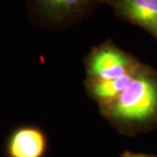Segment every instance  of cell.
<instances>
[{
  "label": "cell",
  "mask_w": 157,
  "mask_h": 157,
  "mask_svg": "<svg viewBox=\"0 0 157 157\" xmlns=\"http://www.w3.org/2000/svg\"><path fill=\"white\" fill-rule=\"evenodd\" d=\"M121 157H155V155H150L147 154H140V153H133V152L127 151L124 153Z\"/></svg>",
  "instance_id": "cell-7"
},
{
  "label": "cell",
  "mask_w": 157,
  "mask_h": 157,
  "mask_svg": "<svg viewBox=\"0 0 157 157\" xmlns=\"http://www.w3.org/2000/svg\"><path fill=\"white\" fill-rule=\"evenodd\" d=\"M101 1L104 0H33L41 15L53 24L74 20Z\"/></svg>",
  "instance_id": "cell-4"
},
{
  "label": "cell",
  "mask_w": 157,
  "mask_h": 157,
  "mask_svg": "<svg viewBox=\"0 0 157 157\" xmlns=\"http://www.w3.org/2000/svg\"><path fill=\"white\" fill-rule=\"evenodd\" d=\"M138 69V66L130 57L109 44L94 51L87 62L88 78L94 80L121 78Z\"/></svg>",
  "instance_id": "cell-2"
},
{
  "label": "cell",
  "mask_w": 157,
  "mask_h": 157,
  "mask_svg": "<svg viewBox=\"0 0 157 157\" xmlns=\"http://www.w3.org/2000/svg\"><path fill=\"white\" fill-rule=\"evenodd\" d=\"M47 148L45 134L39 128L26 127L16 130L7 142V157H44Z\"/></svg>",
  "instance_id": "cell-5"
},
{
  "label": "cell",
  "mask_w": 157,
  "mask_h": 157,
  "mask_svg": "<svg viewBox=\"0 0 157 157\" xmlns=\"http://www.w3.org/2000/svg\"><path fill=\"white\" fill-rule=\"evenodd\" d=\"M105 108L112 119L123 122H140L157 112V82L145 72L138 71L129 86Z\"/></svg>",
  "instance_id": "cell-1"
},
{
  "label": "cell",
  "mask_w": 157,
  "mask_h": 157,
  "mask_svg": "<svg viewBox=\"0 0 157 157\" xmlns=\"http://www.w3.org/2000/svg\"><path fill=\"white\" fill-rule=\"evenodd\" d=\"M119 16L157 35V0H104Z\"/></svg>",
  "instance_id": "cell-3"
},
{
  "label": "cell",
  "mask_w": 157,
  "mask_h": 157,
  "mask_svg": "<svg viewBox=\"0 0 157 157\" xmlns=\"http://www.w3.org/2000/svg\"><path fill=\"white\" fill-rule=\"evenodd\" d=\"M139 69L134 73L127 74L123 77L107 79V80H94L89 79L88 88L90 94L98 101L102 107H106L126 89L134 79Z\"/></svg>",
  "instance_id": "cell-6"
}]
</instances>
